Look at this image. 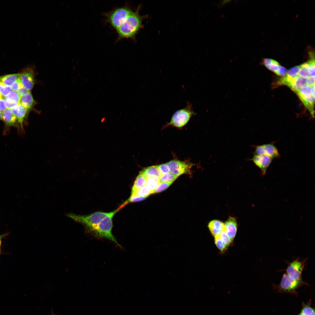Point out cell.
<instances>
[{
	"label": "cell",
	"mask_w": 315,
	"mask_h": 315,
	"mask_svg": "<svg viewBox=\"0 0 315 315\" xmlns=\"http://www.w3.org/2000/svg\"><path fill=\"white\" fill-rule=\"evenodd\" d=\"M305 284L303 281H295L291 279L286 273L283 274L280 284L276 286L280 292L297 294L296 290L302 285Z\"/></svg>",
	"instance_id": "7"
},
{
	"label": "cell",
	"mask_w": 315,
	"mask_h": 315,
	"mask_svg": "<svg viewBox=\"0 0 315 315\" xmlns=\"http://www.w3.org/2000/svg\"><path fill=\"white\" fill-rule=\"evenodd\" d=\"M3 99V97H2V95L0 93V99Z\"/></svg>",
	"instance_id": "43"
},
{
	"label": "cell",
	"mask_w": 315,
	"mask_h": 315,
	"mask_svg": "<svg viewBox=\"0 0 315 315\" xmlns=\"http://www.w3.org/2000/svg\"><path fill=\"white\" fill-rule=\"evenodd\" d=\"M19 104L29 111L32 109L35 101L30 91L20 97Z\"/></svg>",
	"instance_id": "17"
},
{
	"label": "cell",
	"mask_w": 315,
	"mask_h": 315,
	"mask_svg": "<svg viewBox=\"0 0 315 315\" xmlns=\"http://www.w3.org/2000/svg\"><path fill=\"white\" fill-rule=\"evenodd\" d=\"M23 87L20 78L14 82L10 86L11 90L16 92Z\"/></svg>",
	"instance_id": "35"
},
{
	"label": "cell",
	"mask_w": 315,
	"mask_h": 315,
	"mask_svg": "<svg viewBox=\"0 0 315 315\" xmlns=\"http://www.w3.org/2000/svg\"><path fill=\"white\" fill-rule=\"evenodd\" d=\"M157 166L161 175L170 172L169 168L167 163L160 164Z\"/></svg>",
	"instance_id": "32"
},
{
	"label": "cell",
	"mask_w": 315,
	"mask_h": 315,
	"mask_svg": "<svg viewBox=\"0 0 315 315\" xmlns=\"http://www.w3.org/2000/svg\"><path fill=\"white\" fill-rule=\"evenodd\" d=\"M304 105L308 109L313 118L314 117V97L310 92H304L297 94Z\"/></svg>",
	"instance_id": "14"
},
{
	"label": "cell",
	"mask_w": 315,
	"mask_h": 315,
	"mask_svg": "<svg viewBox=\"0 0 315 315\" xmlns=\"http://www.w3.org/2000/svg\"><path fill=\"white\" fill-rule=\"evenodd\" d=\"M160 183L159 177L149 176L147 177L146 185L153 193L154 191Z\"/></svg>",
	"instance_id": "20"
},
{
	"label": "cell",
	"mask_w": 315,
	"mask_h": 315,
	"mask_svg": "<svg viewBox=\"0 0 315 315\" xmlns=\"http://www.w3.org/2000/svg\"><path fill=\"white\" fill-rule=\"evenodd\" d=\"M147 197L140 196L136 195H131L128 199L127 201L129 202H135L143 200Z\"/></svg>",
	"instance_id": "36"
},
{
	"label": "cell",
	"mask_w": 315,
	"mask_h": 315,
	"mask_svg": "<svg viewBox=\"0 0 315 315\" xmlns=\"http://www.w3.org/2000/svg\"><path fill=\"white\" fill-rule=\"evenodd\" d=\"M306 81L308 86L311 87L315 85V76H310L306 78Z\"/></svg>",
	"instance_id": "38"
},
{
	"label": "cell",
	"mask_w": 315,
	"mask_h": 315,
	"mask_svg": "<svg viewBox=\"0 0 315 315\" xmlns=\"http://www.w3.org/2000/svg\"><path fill=\"white\" fill-rule=\"evenodd\" d=\"M110 212H97L88 215H79L72 213L66 216L76 222L83 225L87 231L97 225L105 218L111 214Z\"/></svg>",
	"instance_id": "4"
},
{
	"label": "cell",
	"mask_w": 315,
	"mask_h": 315,
	"mask_svg": "<svg viewBox=\"0 0 315 315\" xmlns=\"http://www.w3.org/2000/svg\"><path fill=\"white\" fill-rule=\"evenodd\" d=\"M219 236L220 239L225 244L227 247L229 246L232 242L226 234L225 230L220 233Z\"/></svg>",
	"instance_id": "30"
},
{
	"label": "cell",
	"mask_w": 315,
	"mask_h": 315,
	"mask_svg": "<svg viewBox=\"0 0 315 315\" xmlns=\"http://www.w3.org/2000/svg\"><path fill=\"white\" fill-rule=\"evenodd\" d=\"M178 177L170 172L161 175L159 177V180L160 182H166L172 183Z\"/></svg>",
	"instance_id": "25"
},
{
	"label": "cell",
	"mask_w": 315,
	"mask_h": 315,
	"mask_svg": "<svg viewBox=\"0 0 315 315\" xmlns=\"http://www.w3.org/2000/svg\"><path fill=\"white\" fill-rule=\"evenodd\" d=\"M147 177L149 176H155L160 177L161 175L157 166H152L144 168L141 172Z\"/></svg>",
	"instance_id": "21"
},
{
	"label": "cell",
	"mask_w": 315,
	"mask_h": 315,
	"mask_svg": "<svg viewBox=\"0 0 315 315\" xmlns=\"http://www.w3.org/2000/svg\"><path fill=\"white\" fill-rule=\"evenodd\" d=\"M20 97L16 92L12 90L3 99L11 103L18 104Z\"/></svg>",
	"instance_id": "22"
},
{
	"label": "cell",
	"mask_w": 315,
	"mask_h": 315,
	"mask_svg": "<svg viewBox=\"0 0 315 315\" xmlns=\"http://www.w3.org/2000/svg\"><path fill=\"white\" fill-rule=\"evenodd\" d=\"M32 68H25L20 73V78L23 87L29 91L33 88L34 84V74Z\"/></svg>",
	"instance_id": "12"
},
{
	"label": "cell",
	"mask_w": 315,
	"mask_h": 315,
	"mask_svg": "<svg viewBox=\"0 0 315 315\" xmlns=\"http://www.w3.org/2000/svg\"><path fill=\"white\" fill-rule=\"evenodd\" d=\"M141 7L139 5L133 10L116 30L118 35L117 41L125 38L135 39L136 35L143 27L144 20L147 17L140 15Z\"/></svg>",
	"instance_id": "1"
},
{
	"label": "cell",
	"mask_w": 315,
	"mask_h": 315,
	"mask_svg": "<svg viewBox=\"0 0 315 315\" xmlns=\"http://www.w3.org/2000/svg\"><path fill=\"white\" fill-rule=\"evenodd\" d=\"M2 120L4 126L3 131V135H6L9 132L11 127H17L16 118L10 109L6 108L2 112Z\"/></svg>",
	"instance_id": "11"
},
{
	"label": "cell",
	"mask_w": 315,
	"mask_h": 315,
	"mask_svg": "<svg viewBox=\"0 0 315 315\" xmlns=\"http://www.w3.org/2000/svg\"><path fill=\"white\" fill-rule=\"evenodd\" d=\"M20 73L9 74L0 76V81L5 84L10 86L16 81L20 78Z\"/></svg>",
	"instance_id": "18"
},
{
	"label": "cell",
	"mask_w": 315,
	"mask_h": 315,
	"mask_svg": "<svg viewBox=\"0 0 315 315\" xmlns=\"http://www.w3.org/2000/svg\"><path fill=\"white\" fill-rule=\"evenodd\" d=\"M298 315H315L314 310L309 307H306L301 310Z\"/></svg>",
	"instance_id": "34"
},
{
	"label": "cell",
	"mask_w": 315,
	"mask_h": 315,
	"mask_svg": "<svg viewBox=\"0 0 315 315\" xmlns=\"http://www.w3.org/2000/svg\"><path fill=\"white\" fill-rule=\"evenodd\" d=\"M152 194H153V192L145 185L134 193L131 194V195H136L147 197Z\"/></svg>",
	"instance_id": "23"
},
{
	"label": "cell",
	"mask_w": 315,
	"mask_h": 315,
	"mask_svg": "<svg viewBox=\"0 0 315 315\" xmlns=\"http://www.w3.org/2000/svg\"><path fill=\"white\" fill-rule=\"evenodd\" d=\"M300 68L298 73V75L302 78H307L310 76L309 74L307 69L303 66L302 64L300 65Z\"/></svg>",
	"instance_id": "33"
},
{
	"label": "cell",
	"mask_w": 315,
	"mask_h": 315,
	"mask_svg": "<svg viewBox=\"0 0 315 315\" xmlns=\"http://www.w3.org/2000/svg\"><path fill=\"white\" fill-rule=\"evenodd\" d=\"M127 204L126 202H125L119 207L113 211L111 214L105 218L98 224L87 231L96 237L109 239L121 247V246L117 242L112 233V218L115 214Z\"/></svg>",
	"instance_id": "2"
},
{
	"label": "cell",
	"mask_w": 315,
	"mask_h": 315,
	"mask_svg": "<svg viewBox=\"0 0 315 315\" xmlns=\"http://www.w3.org/2000/svg\"><path fill=\"white\" fill-rule=\"evenodd\" d=\"M306 80V78L298 76L297 77L295 85L292 90L295 92L307 86Z\"/></svg>",
	"instance_id": "24"
},
{
	"label": "cell",
	"mask_w": 315,
	"mask_h": 315,
	"mask_svg": "<svg viewBox=\"0 0 315 315\" xmlns=\"http://www.w3.org/2000/svg\"><path fill=\"white\" fill-rule=\"evenodd\" d=\"M6 108L3 99H0V111L3 112Z\"/></svg>",
	"instance_id": "40"
},
{
	"label": "cell",
	"mask_w": 315,
	"mask_h": 315,
	"mask_svg": "<svg viewBox=\"0 0 315 315\" xmlns=\"http://www.w3.org/2000/svg\"><path fill=\"white\" fill-rule=\"evenodd\" d=\"M224 224L225 232L233 241L235 237L237 228V223L235 218L231 217H229Z\"/></svg>",
	"instance_id": "15"
},
{
	"label": "cell",
	"mask_w": 315,
	"mask_h": 315,
	"mask_svg": "<svg viewBox=\"0 0 315 315\" xmlns=\"http://www.w3.org/2000/svg\"><path fill=\"white\" fill-rule=\"evenodd\" d=\"M255 155H266L272 158L280 157V155L275 146L272 143L267 144L256 146Z\"/></svg>",
	"instance_id": "10"
},
{
	"label": "cell",
	"mask_w": 315,
	"mask_h": 315,
	"mask_svg": "<svg viewBox=\"0 0 315 315\" xmlns=\"http://www.w3.org/2000/svg\"><path fill=\"white\" fill-rule=\"evenodd\" d=\"M10 86L6 85L0 81V93L3 98L11 92Z\"/></svg>",
	"instance_id": "28"
},
{
	"label": "cell",
	"mask_w": 315,
	"mask_h": 315,
	"mask_svg": "<svg viewBox=\"0 0 315 315\" xmlns=\"http://www.w3.org/2000/svg\"><path fill=\"white\" fill-rule=\"evenodd\" d=\"M30 91L27 90L24 87L18 89L16 92L19 94V95L21 97L24 94L26 93L29 92Z\"/></svg>",
	"instance_id": "39"
},
{
	"label": "cell",
	"mask_w": 315,
	"mask_h": 315,
	"mask_svg": "<svg viewBox=\"0 0 315 315\" xmlns=\"http://www.w3.org/2000/svg\"><path fill=\"white\" fill-rule=\"evenodd\" d=\"M2 112L0 111V120H2Z\"/></svg>",
	"instance_id": "42"
},
{
	"label": "cell",
	"mask_w": 315,
	"mask_h": 315,
	"mask_svg": "<svg viewBox=\"0 0 315 315\" xmlns=\"http://www.w3.org/2000/svg\"><path fill=\"white\" fill-rule=\"evenodd\" d=\"M214 242L217 247L221 251L223 252L226 249L227 246L220 239L219 235L214 237Z\"/></svg>",
	"instance_id": "27"
},
{
	"label": "cell",
	"mask_w": 315,
	"mask_h": 315,
	"mask_svg": "<svg viewBox=\"0 0 315 315\" xmlns=\"http://www.w3.org/2000/svg\"><path fill=\"white\" fill-rule=\"evenodd\" d=\"M280 66L277 61L272 59L271 63L266 67L276 74Z\"/></svg>",
	"instance_id": "29"
},
{
	"label": "cell",
	"mask_w": 315,
	"mask_h": 315,
	"mask_svg": "<svg viewBox=\"0 0 315 315\" xmlns=\"http://www.w3.org/2000/svg\"><path fill=\"white\" fill-rule=\"evenodd\" d=\"M15 116L17 121V129L19 134L24 133V127L27 124V120L29 111L20 104H19L11 109Z\"/></svg>",
	"instance_id": "9"
},
{
	"label": "cell",
	"mask_w": 315,
	"mask_h": 315,
	"mask_svg": "<svg viewBox=\"0 0 315 315\" xmlns=\"http://www.w3.org/2000/svg\"><path fill=\"white\" fill-rule=\"evenodd\" d=\"M306 259H301L298 258L288 264L286 270V273L291 279L298 281H303L302 275L306 265Z\"/></svg>",
	"instance_id": "6"
},
{
	"label": "cell",
	"mask_w": 315,
	"mask_h": 315,
	"mask_svg": "<svg viewBox=\"0 0 315 315\" xmlns=\"http://www.w3.org/2000/svg\"><path fill=\"white\" fill-rule=\"evenodd\" d=\"M172 183L166 182H160L153 192V193L160 192L167 189Z\"/></svg>",
	"instance_id": "31"
},
{
	"label": "cell",
	"mask_w": 315,
	"mask_h": 315,
	"mask_svg": "<svg viewBox=\"0 0 315 315\" xmlns=\"http://www.w3.org/2000/svg\"><path fill=\"white\" fill-rule=\"evenodd\" d=\"M50 315H56L55 314H53V313H52V314H51Z\"/></svg>",
	"instance_id": "44"
},
{
	"label": "cell",
	"mask_w": 315,
	"mask_h": 315,
	"mask_svg": "<svg viewBox=\"0 0 315 315\" xmlns=\"http://www.w3.org/2000/svg\"><path fill=\"white\" fill-rule=\"evenodd\" d=\"M170 170V172L178 177L185 174H189L193 164L186 161L173 160L167 163Z\"/></svg>",
	"instance_id": "8"
},
{
	"label": "cell",
	"mask_w": 315,
	"mask_h": 315,
	"mask_svg": "<svg viewBox=\"0 0 315 315\" xmlns=\"http://www.w3.org/2000/svg\"><path fill=\"white\" fill-rule=\"evenodd\" d=\"M196 114L193 110L191 103L190 102H187L185 107L177 110L174 113L170 121L166 126L181 128L185 125L191 117Z\"/></svg>",
	"instance_id": "5"
},
{
	"label": "cell",
	"mask_w": 315,
	"mask_h": 315,
	"mask_svg": "<svg viewBox=\"0 0 315 315\" xmlns=\"http://www.w3.org/2000/svg\"><path fill=\"white\" fill-rule=\"evenodd\" d=\"M1 238H0V245H1Z\"/></svg>",
	"instance_id": "45"
},
{
	"label": "cell",
	"mask_w": 315,
	"mask_h": 315,
	"mask_svg": "<svg viewBox=\"0 0 315 315\" xmlns=\"http://www.w3.org/2000/svg\"><path fill=\"white\" fill-rule=\"evenodd\" d=\"M147 177L141 173L137 177L132 187L131 194L146 184Z\"/></svg>",
	"instance_id": "19"
},
{
	"label": "cell",
	"mask_w": 315,
	"mask_h": 315,
	"mask_svg": "<svg viewBox=\"0 0 315 315\" xmlns=\"http://www.w3.org/2000/svg\"><path fill=\"white\" fill-rule=\"evenodd\" d=\"M272 159L266 155H254L252 160L260 169L261 175L263 176L265 174L267 169L271 164Z\"/></svg>",
	"instance_id": "13"
},
{
	"label": "cell",
	"mask_w": 315,
	"mask_h": 315,
	"mask_svg": "<svg viewBox=\"0 0 315 315\" xmlns=\"http://www.w3.org/2000/svg\"><path fill=\"white\" fill-rule=\"evenodd\" d=\"M133 10L131 5L126 3L105 13L104 15L106 21L116 30Z\"/></svg>",
	"instance_id": "3"
},
{
	"label": "cell",
	"mask_w": 315,
	"mask_h": 315,
	"mask_svg": "<svg viewBox=\"0 0 315 315\" xmlns=\"http://www.w3.org/2000/svg\"><path fill=\"white\" fill-rule=\"evenodd\" d=\"M314 88L315 85L311 87L310 88V92L312 96L315 98Z\"/></svg>",
	"instance_id": "41"
},
{
	"label": "cell",
	"mask_w": 315,
	"mask_h": 315,
	"mask_svg": "<svg viewBox=\"0 0 315 315\" xmlns=\"http://www.w3.org/2000/svg\"><path fill=\"white\" fill-rule=\"evenodd\" d=\"M208 226L210 232L214 237L219 235L225 230L224 223L218 220H214L211 221Z\"/></svg>",
	"instance_id": "16"
},
{
	"label": "cell",
	"mask_w": 315,
	"mask_h": 315,
	"mask_svg": "<svg viewBox=\"0 0 315 315\" xmlns=\"http://www.w3.org/2000/svg\"><path fill=\"white\" fill-rule=\"evenodd\" d=\"M300 68V66H295L290 69L287 71L286 76L288 78H292L298 76V73Z\"/></svg>",
	"instance_id": "26"
},
{
	"label": "cell",
	"mask_w": 315,
	"mask_h": 315,
	"mask_svg": "<svg viewBox=\"0 0 315 315\" xmlns=\"http://www.w3.org/2000/svg\"><path fill=\"white\" fill-rule=\"evenodd\" d=\"M287 71V70L285 68L280 66L276 74L283 77L286 75Z\"/></svg>",
	"instance_id": "37"
}]
</instances>
